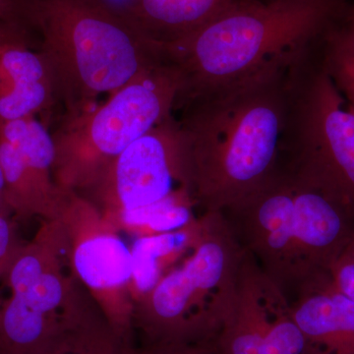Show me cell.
<instances>
[{
    "instance_id": "cell-1",
    "label": "cell",
    "mask_w": 354,
    "mask_h": 354,
    "mask_svg": "<svg viewBox=\"0 0 354 354\" xmlns=\"http://www.w3.org/2000/svg\"><path fill=\"white\" fill-rule=\"evenodd\" d=\"M293 64L208 88L176 104L174 109L183 108L177 123L188 188L203 213L234 206L278 172Z\"/></svg>"
},
{
    "instance_id": "cell-2",
    "label": "cell",
    "mask_w": 354,
    "mask_h": 354,
    "mask_svg": "<svg viewBox=\"0 0 354 354\" xmlns=\"http://www.w3.org/2000/svg\"><path fill=\"white\" fill-rule=\"evenodd\" d=\"M342 0H239L215 20L162 44L179 81L177 102L293 64L322 38Z\"/></svg>"
},
{
    "instance_id": "cell-3",
    "label": "cell",
    "mask_w": 354,
    "mask_h": 354,
    "mask_svg": "<svg viewBox=\"0 0 354 354\" xmlns=\"http://www.w3.org/2000/svg\"><path fill=\"white\" fill-rule=\"evenodd\" d=\"M32 17L66 120L94 108L102 94L167 64L160 44L111 0H32Z\"/></svg>"
},
{
    "instance_id": "cell-4",
    "label": "cell",
    "mask_w": 354,
    "mask_h": 354,
    "mask_svg": "<svg viewBox=\"0 0 354 354\" xmlns=\"http://www.w3.org/2000/svg\"><path fill=\"white\" fill-rule=\"evenodd\" d=\"M221 213L290 301L329 274L354 234V220L344 209L281 167L260 189Z\"/></svg>"
},
{
    "instance_id": "cell-5",
    "label": "cell",
    "mask_w": 354,
    "mask_h": 354,
    "mask_svg": "<svg viewBox=\"0 0 354 354\" xmlns=\"http://www.w3.org/2000/svg\"><path fill=\"white\" fill-rule=\"evenodd\" d=\"M200 218L192 248L134 304L145 344L212 342L234 304L245 251L221 212Z\"/></svg>"
},
{
    "instance_id": "cell-6",
    "label": "cell",
    "mask_w": 354,
    "mask_h": 354,
    "mask_svg": "<svg viewBox=\"0 0 354 354\" xmlns=\"http://www.w3.org/2000/svg\"><path fill=\"white\" fill-rule=\"evenodd\" d=\"M313 46L290 66L279 167L354 220V109Z\"/></svg>"
},
{
    "instance_id": "cell-7",
    "label": "cell",
    "mask_w": 354,
    "mask_h": 354,
    "mask_svg": "<svg viewBox=\"0 0 354 354\" xmlns=\"http://www.w3.org/2000/svg\"><path fill=\"white\" fill-rule=\"evenodd\" d=\"M178 92L176 72L165 64L133 79L101 106L66 120L53 134L58 187L77 193L90 187L133 142L171 118Z\"/></svg>"
},
{
    "instance_id": "cell-8",
    "label": "cell",
    "mask_w": 354,
    "mask_h": 354,
    "mask_svg": "<svg viewBox=\"0 0 354 354\" xmlns=\"http://www.w3.org/2000/svg\"><path fill=\"white\" fill-rule=\"evenodd\" d=\"M67 267L62 221H43L3 277L11 295L0 301V354H46L53 348L85 290Z\"/></svg>"
},
{
    "instance_id": "cell-9",
    "label": "cell",
    "mask_w": 354,
    "mask_h": 354,
    "mask_svg": "<svg viewBox=\"0 0 354 354\" xmlns=\"http://www.w3.org/2000/svg\"><path fill=\"white\" fill-rule=\"evenodd\" d=\"M59 221L66 232L70 272L90 293L115 335L134 349L130 246L101 211L75 191H70Z\"/></svg>"
},
{
    "instance_id": "cell-10",
    "label": "cell",
    "mask_w": 354,
    "mask_h": 354,
    "mask_svg": "<svg viewBox=\"0 0 354 354\" xmlns=\"http://www.w3.org/2000/svg\"><path fill=\"white\" fill-rule=\"evenodd\" d=\"M183 189L189 192L178 123L171 116L133 142L79 194L111 221Z\"/></svg>"
},
{
    "instance_id": "cell-11",
    "label": "cell",
    "mask_w": 354,
    "mask_h": 354,
    "mask_svg": "<svg viewBox=\"0 0 354 354\" xmlns=\"http://www.w3.org/2000/svg\"><path fill=\"white\" fill-rule=\"evenodd\" d=\"M212 344L218 354H320L293 320L290 299L246 251L234 304Z\"/></svg>"
},
{
    "instance_id": "cell-12",
    "label": "cell",
    "mask_w": 354,
    "mask_h": 354,
    "mask_svg": "<svg viewBox=\"0 0 354 354\" xmlns=\"http://www.w3.org/2000/svg\"><path fill=\"white\" fill-rule=\"evenodd\" d=\"M23 37L14 30L0 36V123L35 116L57 97L46 60Z\"/></svg>"
},
{
    "instance_id": "cell-13",
    "label": "cell",
    "mask_w": 354,
    "mask_h": 354,
    "mask_svg": "<svg viewBox=\"0 0 354 354\" xmlns=\"http://www.w3.org/2000/svg\"><path fill=\"white\" fill-rule=\"evenodd\" d=\"M291 316L320 354H354V301L329 274L304 286L290 300Z\"/></svg>"
},
{
    "instance_id": "cell-14",
    "label": "cell",
    "mask_w": 354,
    "mask_h": 354,
    "mask_svg": "<svg viewBox=\"0 0 354 354\" xmlns=\"http://www.w3.org/2000/svg\"><path fill=\"white\" fill-rule=\"evenodd\" d=\"M0 162L6 177V197L13 215L59 220L71 190L58 187L53 171L28 162L15 147L0 137Z\"/></svg>"
},
{
    "instance_id": "cell-15",
    "label": "cell",
    "mask_w": 354,
    "mask_h": 354,
    "mask_svg": "<svg viewBox=\"0 0 354 354\" xmlns=\"http://www.w3.org/2000/svg\"><path fill=\"white\" fill-rule=\"evenodd\" d=\"M239 0H129L122 9L148 38L169 44L215 20Z\"/></svg>"
},
{
    "instance_id": "cell-16",
    "label": "cell",
    "mask_w": 354,
    "mask_h": 354,
    "mask_svg": "<svg viewBox=\"0 0 354 354\" xmlns=\"http://www.w3.org/2000/svg\"><path fill=\"white\" fill-rule=\"evenodd\" d=\"M200 230L199 216L174 232L135 237L130 245L132 259L130 292L133 304L148 295L162 274L192 248Z\"/></svg>"
},
{
    "instance_id": "cell-17",
    "label": "cell",
    "mask_w": 354,
    "mask_h": 354,
    "mask_svg": "<svg viewBox=\"0 0 354 354\" xmlns=\"http://www.w3.org/2000/svg\"><path fill=\"white\" fill-rule=\"evenodd\" d=\"M134 351L115 335L88 293L68 327L46 354H133Z\"/></svg>"
},
{
    "instance_id": "cell-18",
    "label": "cell",
    "mask_w": 354,
    "mask_h": 354,
    "mask_svg": "<svg viewBox=\"0 0 354 354\" xmlns=\"http://www.w3.org/2000/svg\"><path fill=\"white\" fill-rule=\"evenodd\" d=\"M321 64L335 87L354 109V25L323 35Z\"/></svg>"
},
{
    "instance_id": "cell-19",
    "label": "cell",
    "mask_w": 354,
    "mask_h": 354,
    "mask_svg": "<svg viewBox=\"0 0 354 354\" xmlns=\"http://www.w3.org/2000/svg\"><path fill=\"white\" fill-rule=\"evenodd\" d=\"M330 274L335 286L354 301V234L330 267Z\"/></svg>"
},
{
    "instance_id": "cell-20",
    "label": "cell",
    "mask_w": 354,
    "mask_h": 354,
    "mask_svg": "<svg viewBox=\"0 0 354 354\" xmlns=\"http://www.w3.org/2000/svg\"><path fill=\"white\" fill-rule=\"evenodd\" d=\"M23 244L11 216H0V279H3Z\"/></svg>"
},
{
    "instance_id": "cell-21",
    "label": "cell",
    "mask_w": 354,
    "mask_h": 354,
    "mask_svg": "<svg viewBox=\"0 0 354 354\" xmlns=\"http://www.w3.org/2000/svg\"><path fill=\"white\" fill-rule=\"evenodd\" d=\"M133 354H218L213 344L208 342H153L135 348Z\"/></svg>"
},
{
    "instance_id": "cell-22",
    "label": "cell",
    "mask_w": 354,
    "mask_h": 354,
    "mask_svg": "<svg viewBox=\"0 0 354 354\" xmlns=\"http://www.w3.org/2000/svg\"><path fill=\"white\" fill-rule=\"evenodd\" d=\"M32 0H0V25L23 28L26 21L32 24Z\"/></svg>"
},
{
    "instance_id": "cell-23",
    "label": "cell",
    "mask_w": 354,
    "mask_h": 354,
    "mask_svg": "<svg viewBox=\"0 0 354 354\" xmlns=\"http://www.w3.org/2000/svg\"><path fill=\"white\" fill-rule=\"evenodd\" d=\"M11 215H13V212L7 201L6 177H4L3 169L0 162V216H11Z\"/></svg>"
},
{
    "instance_id": "cell-24",
    "label": "cell",
    "mask_w": 354,
    "mask_h": 354,
    "mask_svg": "<svg viewBox=\"0 0 354 354\" xmlns=\"http://www.w3.org/2000/svg\"><path fill=\"white\" fill-rule=\"evenodd\" d=\"M349 21H351V22L354 23V9L353 10V12H351V16H349Z\"/></svg>"
},
{
    "instance_id": "cell-25",
    "label": "cell",
    "mask_w": 354,
    "mask_h": 354,
    "mask_svg": "<svg viewBox=\"0 0 354 354\" xmlns=\"http://www.w3.org/2000/svg\"><path fill=\"white\" fill-rule=\"evenodd\" d=\"M348 22H351V21L348 20ZM351 24L354 25V23H353V22H351Z\"/></svg>"
}]
</instances>
